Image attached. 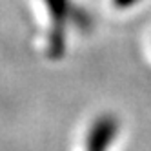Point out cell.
<instances>
[{
    "instance_id": "1",
    "label": "cell",
    "mask_w": 151,
    "mask_h": 151,
    "mask_svg": "<svg viewBox=\"0 0 151 151\" xmlns=\"http://www.w3.org/2000/svg\"><path fill=\"white\" fill-rule=\"evenodd\" d=\"M118 124L115 116H100L89 131L88 137V151H106L111 146V142L116 137Z\"/></svg>"
},
{
    "instance_id": "2",
    "label": "cell",
    "mask_w": 151,
    "mask_h": 151,
    "mask_svg": "<svg viewBox=\"0 0 151 151\" xmlns=\"http://www.w3.org/2000/svg\"><path fill=\"white\" fill-rule=\"evenodd\" d=\"M138 2V0H113V4L118 7V9H127V7H131Z\"/></svg>"
}]
</instances>
